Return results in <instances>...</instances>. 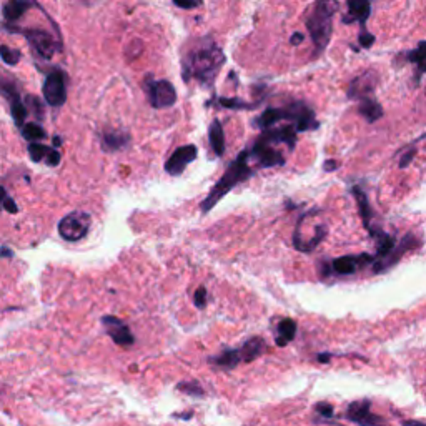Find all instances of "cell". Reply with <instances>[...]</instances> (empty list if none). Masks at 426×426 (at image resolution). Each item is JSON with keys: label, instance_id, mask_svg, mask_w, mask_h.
I'll use <instances>...</instances> for the list:
<instances>
[{"label": "cell", "instance_id": "1", "mask_svg": "<svg viewBox=\"0 0 426 426\" xmlns=\"http://www.w3.org/2000/svg\"><path fill=\"white\" fill-rule=\"evenodd\" d=\"M227 57L212 38H200L182 55L183 82L197 80L202 87H212Z\"/></svg>", "mask_w": 426, "mask_h": 426}, {"label": "cell", "instance_id": "2", "mask_svg": "<svg viewBox=\"0 0 426 426\" xmlns=\"http://www.w3.org/2000/svg\"><path fill=\"white\" fill-rule=\"evenodd\" d=\"M340 11V2L338 0H316L305 17L307 31L310 33L313 47H315V55L325 50L330 43L333 33V18Z\"/></svg>", "mask_w": 426, "mask_h": 426}, {"label": "cell", "instance_id": "3", "mask_svg": "<svg viewBox=\"0 0 426 426\" xmlns=\"http://www.w3.org/2000/svg\"><path fill=\"white\" fill-rule=\"evenodd\" d=\"M248 160H250L248 151L243 150V151H240V154L237 155V159H235L232 164L227 166L225 174L220 177L218 182L215 183L212 190L208 192L207 198L200 203V210H202L203 213H208L210 210H213L215 205H217L220 200L225 197V195L232 192L237 185L247 182L248 179L253 177L255 172L250 169Z\"/></svg>", "mask_w": 426, "mask_h": 426}, {"label": "cell", "instance_id": "4", "mask_svg": "<svg viewBox=\"0 0 426 426\" xmlns=\"http://www.w3.org/2000/svg\"><path fill=\"white\" fill-rule=\"evenodd\" d=\"M144 89L149 104L154 109H170L177 104V90H175L174 83L165 80V78L155 80L151 77H145Z\"/></svg>", "mask_w": 426, "mask_h": 426}, {"label": "cell", "instance_id": "5", "mask_svg": "<svg viewBox=\"0 0 426 426\" xmlns=\"http://www.w3.org/2000/svg\"><path fill=\"white\" fill-rule=\"evenodd\" d=\"M92 227V217L87 212H72L58 222V235L65 242H80Z\"/></svg>", "mask_w": 426, "mask_h": 426}, {"label": "cell", "instance_id": "6", "mask_svg": "<svg viewBox=\"0 0 426 426\" xmlns=\"http://www.w3.org/2000/svg\"><path fill=\"white\" fill-rule=\"evenodd\" d=\"M282 109V120L293 122L297 134L298 132H310L316 130L320 127V122L316 120L315 112L307 102H293L288 107H280Z\"/></svg>", "mask_w": 426, "mask_h": 426}, {"label": "cell", "instance_id": "7", "mask_svg": "<svg viewBox=\"0 0 426 426\" xmlns=\"http://www.w3.org/2000/svg\"><path fill=\"white\" fill-rule=\"evenodd\" d=\"M6 28L9 32L22 33L27 38L32 50H36L37 55L43 60H50L57 50V43L47 31H42V28H14L12 26H7Z\"/></svg>", "mask_w": 426, "mask_h": 426}, {"label": "cell", "instance_id": "8", "mask_svg": "<svg viewBox=\"0 0 426 426\" xmlns=\"http://www.w3.org/2000/svg\"><path fill=\"white\" fill-rule=\"evenodd\" d=\"M43 99L50 107H62L67 102V75L60 68H53L47 73L42 87Z\"/></svg>", "mask_w": 426, "mask_h": 426}, {"label": "cell", "instance_id": "9", "mask_svg": "<svg viewBox=\"0 0 426 426\" xmlns=\"http://www.w3.org/2000/svg\"><path fill=\"white\" fill-rule=\"evenodd\" d=\"M420 245H421V242L415 237L413 233L405 235V237L401 238V242L398 245L395 243L393 250H391L388 255H385L383 258H380V260H375L373 263H371V272H373V273H383L386 270H390V268H393L396 263H398L401 258L405 257V253H408L410 250L418 248Z\"/></svg>", "mask_w": 426, "mask_h": 426}, {"label": "cell", "instance_id": "10", "mask_svg": "<svg viewBox=\"0 0 426 426\" xmlns=\"http://www.w3.org/2000/svg\"><path fill=\"white\" fill-rule=\"evenodd\" d=\"M375 262V257L370 253H360V255H346V257H338L335 260H331L328 263V272L331 275H338V277H348L353 275L361 268L371 265ZM328 272L323 273L326 275Z\"/></svg>", "mask_w": 426, "mask_h": 426}, {"label": "cell", "instance_id": "11", "mask_svg": "<svg viewBox=\"0 0 426 426\" xmlns=\"http://www.w3.org/2000/svg\"><path fill=\"white\" fill-rule=\"evenodd\" d=\"M248 151V159H253L263 169H273V166L285 165V156L280 150H277L272 144H267L262 139L255 140L252 149Z\"/></svg>", "mask_w": 426, "mask_h": 426}, {"label": "cell", "instance_id": "12", "mask_svg": "<svg viewBox=\"0 0 426 426\" xmlns=\"http://www.w3.org/2000/svg\"><path fill=\"white\" fill-rule=\"evenodd\" d=\"M345 418L358 426H385V420L371 411L370 400L353 401L346 410Z\"/></svg>", "mask_w": 426, "mask_h": 426}, {"label": "cell", "instance_id": "13", "mask_svg": "<svg viewBox=\"0 0 426 426\" xmlns=\"http://www.w3.org/2000/svg\"><path fill=\"white\" fill-rule=\"evenodd\" d=\"M0 94L6 97L9 104H11V114L14 117V120H16V125L23 127L28 115V110L21 99V94H18L16 82L7 80V78H0Z\"/></svg>", "mask_w": 426, "mask_h": 426}, {"label": "cell", "instance_id": "14", "mask_svg": "<svg viewBox=\"0 0 426 426\" xmlns=\"http://www.w3.org/2000/svg\"><path fill=\"white\" fill-rule=\"evenodd\" d=\"M376 85H378V73L375 70H365L348 83L346 97L355 102L366 99V97H371V94L376 90Z\"/></svg>", "mask_w": 426, "mask_h": 426}, {"label": "cell", "instance_id": "15", "mask_svg": "<svg viewBox=\"0 0 426 426\" xmlns=\"http://www.w3.org/2000/svg\"><path fill=\"white\" fill-rule=\"evenodd\" d=\"M197 147L192 144L179 147V149L169 156V160L165 161V172L172 175V177H179V175L185 172V169H187L192 161L197 160Z\"/></svg>", "mask_w": 426, "mask_h": 426}, {"label": "cell", "instance_id": "16", "mask_svg": "<svg viewBox=\"0 0 426 426\" xmlns=\"http://www.w3.org/2000/svg\"><path fill=\"white\" fill-rule=\"evenodd\" d=\"M102 325H104L107 335H109L119 346H132L135 344L134 333L130 331V328L127 326L120 318L114 315L102 316Z\"/></svg>", "mask_w": 426, "mask_h": 426}, {"label": "cell", "instance_id": "17", "mask_svg": "<svg viewBox=\"0 0 426 426\" xmlns=\"http://www.w3.org/2000/svg\"><path fill=\"white\" fill-rule=\"evenodd\" d=\"M371 4H373V0H346L348 12L345 14L341 22L346 26L360 23L361 28H366V21L371 16Z\"/></svg>", "mask_w": 426, "mask_h": 426}, {"label": "cell", "instance_id": "18", "mask_svg": "<svg viewBox=\"0 0 426 426\" xmlns=\"http://www.w3.org/2000/svg\"><path fill=\"white\" fill-rule=\"evenodd\" d=\"M258 139H262L263 142H267V144L277 145V144H285L288 149L293 150L297 145V130L293 125H283L280 129H270L263 130V134L258 137Z\"/></svg>", "mask_w": 426, "mask_h": 426}, {"label": "cell", "instance_id": "19", "mask_svg": "<svg viewBox=\"0 0 426 426\" xmlns=\"http://www.w3.org/2000/svg\"><path fill=\"white\" fill-rule=\"evenodd\" d=\"M132 137L129 132L125 130H112L107 129L102 132L100 135V145L102 150L107 151V154H114V151H120L127 149L130 145Z\"/></svg>", "mask_w": 426, "mask_h": 426}, {"label": "cell", "instance_id": "20", "mask_svg": "<svg viewBox=\"0 0 426 426\" xmlns=\"http://www.w3.org/2000/svg\"><path fill=\"white\" fill-rule=\"evenodd\" d=\"M425 41H420L418 42V47L413 48V50H406V52H401L396 55L395 60H398V58H401V60L405 62H410V63H416V73L413 77L415 80V87L420 85L421 82V77L425 75L426 72V63H425V58H426V52H425Z\"/></svg>", "mask_w": 426, "mask_h": 426}, {"label": "cell", "instance_id": "21", "mask_svg": "<svg viewBox=\"0 0 426 426\" xmlns=\"http://www.w3.org/2000/svg\"><path fill=\"white\" fill-rule=\"evenodd\" d=\"M358 114L368 124H375V122H378L385 115V110L378 100H375L373 97H366V99L358 100Z\"/></svg>", "mask_w": 426, "mask_h": 426}, {"label": "cell", "instance_id": "22", "mask_svg": "<svg viewBox=\"0 0 426 426\" xmlns=\"http://www.w3.org/2000/svg\"><path fill=\"white\" fill-rule=\"evenodd\" d=\"M267 348L265 340L260 336L250 338L243 344L242 348H240V356H242V361L245 363H252L253 360H257L258 356L263 355V351Z\"/></svg>", "mask_w": 426, "mask_h": 426}, {"label": "cell", "instance_id": "23", "mask_svg": "<svg viewBox=\"0 0 426 426\" xmlns=\"http://www.w3.org/2000/svg\"><path fill=\"white\" fill-rule=\"evenodd\" d=\"M208 142L210 147H212L213 154L217 156H223L225 149H227V144H225V132H223V125L220 120H213L208 127Z\"/></svg>", "mask_w": 426, "mask_h": 426}, {"label": "cell", "instance_id": "24", "mask_svg": "<svg viewBox=\"0 0 426 426\" xmlns=\"http://www.w3.org/2000/svg\"><path fill=\"white\" fill-rule=\"evenodd\" d=\"M351 193H353V197L356 200V205H358V212H360L361 220H363L365 228L370 232V230H371V218H373V208L370 207V200H368V197H366V193L363 192V190L358 187V185L353 187Z\"/></svg>", "mask_w": 426, "mask_h": 426}, {"label": "cell", "instance_id": "25", "mask_svg": "<svg viewBox=\"0 0 426 426\" xmlns=\"http://www.w3.org/2000/svg\"><path fill=\"white\" fill-rule=\"evenodd\" d=\"M240 361H242L240 350H223L220 355L208 358L210 365H213L215 368H222V370L237 368Z\"/></svg>", "mask_w": 426, "mask_h": 426}, {"label": "cell", "instance_id": "26", "mask_svg": "<svg viewBox=\"0 0 426 426\" xmlns=\"http://www.w3.org/2000/svg\"><path fill=\"white\" fill-rule=\"evenodd\" d=\"M297 335V321L292 318H283V320L277 325V336L275 344L278 346H287L295 340Z\"/></svg>", "mask_w": 426, "mask_h": 426}, {"label": "cell", "instance_id": "27", "mask_svg": "<svg viewBox=\"0 0 426 426\" xmlns=\"http://www.w3.org/2000/svg\"><path fill=\"white\" fill-rule=\"evenodd\" d=\"M33 4L28 0H7L2 7V14L9 22H16L26 14L28 9H32Z\"/></svg>", "mask_w": 426, "mask_h": 426}, {"label": "cell", "instance_id": "28", "mask_svg": "<svg viewBox=\"0 0 426 426\" xmlns=\"http://www.w3.org/2000/svg\"><path fill=\"white\" fill-rule=\"evenodd\" d=\"M370 235L371 237H375V240H376L375 260H380V258H383L385 255H388L391 250H393L395 240H393V237H390L388 233L383 232V230H376L375 227H371Z\"/></svg>", "mask_w": 426, "mask_h": 426}, {"label": "cell", "instance_id": "29", "mask_svg": "<svg viewBox=\"0 0 426 426\" xmlns=\"http://www.w3.org/2000/svg\"><path fill=\"white\" fill-rule=\"evenodd\" d=\"M280 120H282V109H278V107H270V109H267L262 115H258L257 119H255L253 125L260 130H267L270 129V127H275V124H278Z\"/></svg>", "mask_w": 426, "mask_h": 426}, {"label": "cell", "instance_id": "30", "mask_svg": "<svg viewBox=\"0 0 426 426\" xmlns=\"http://www.w3.org/2000/svg\"><path fill=\"white\" fill-rule=\"evenodd\" d=\"M218 105L222 109H228V110H253L257 109V102H245L242 99H227V97H218L217 99Z\"/></svg>", "mask_w": 426, "mask_h": 426}, {"label": "cell", "instance_id": "31", "mask_svg": "<svg viewBox=\"0 0 426 426\" xmlns=\"http://www.w3.org/2000/svg\"><path fill=\"white\" fill-rule=\"evenodd\" d=\"M22 135H23V139L28 142H38V140H43L47 137L43 127L38 124H33V122L32 124H23Z\"/></svg>", "mask_w": 426, "mask_h": 426}, {"label": "cell", "instance_id": "32", "mask_svg": "<svg viewBox=\"0 0 426 426\" xmlns=\"http://www.w3.org/2000/svg\"><path fill=\"white\" fill-rule=\"evenodd\" d=\"M53 147H47V145H42L38 144V142H31V145H28V155H31L32 161H46V159L48 156V154H50Z\"/></svg>", "mask_w": 426, "mask_h": 426}, {"label": "cell", "instance_id": "33", "mask_svg": "<svg viewBox=\"0 0 426 426\" xmlns=\"http://www.w3.org/2000/svg\"><path fill=\"white\" fill-rule=\"evenodd\" d=\"M0 58L7 63V65H17L21 60V52L14 50V48L7 46H0Z\"/></svg>", "mask_w": 426, "mask_h": 426}, {"label": "cell", "instance_id": "34", "mask_svg": "<svg viewBox=\"0 0 426 426\" xmlns=\"http://www.w3.org/2000/svg\"><path fill=\"white\" fill-rule=\"evenodd\" d=\"M177 388L180 391H183V393L192 395V396H203L205 395L203 388H202V386H200L198 381H195V380H192V381H182V383L177 385Z\"/></svg>", "mask_w": 426, "mask_h": 426}, {"label": "cell", "instance_id": "35", "mask_svg": "<svg viewBox=\"0 0 426 426\" xmlns=\"http://www.w3.org/2000/svg\"><path fill=\"white\" fill-rule=\"evenodd\" d=\"M315 411L320 416L321 421H331L333 413H335V410H333V406L330 403H325V401H321V403L315 405Z\"/></svg>", "mask_w": 426, "mask_h": 426}, {"label": "cell", "instance_id": "36", "mask_svg": "<svg viewBox=\"0 0 426 426\" xmlns=\"http://www.w3.org/2000/svg\"><path fill=\"white\" fill-rule=\"evenodd\" d=\"M26 102H27V105L31 107V109H32L33 115H36L38 120H42V119H43V105H42L41 99H37V97L28 95ZM27 105H26V107H27Z\"/></svg>", "mask_w": 426, "mask_h": 426}, {"label": "cell", "instance_id": "37", "mask_svg": "<svg viewBox=\"0 0 426 426\" xmlns=\"http://www.w3.org/2000/svg\"><path fill=\"white\" fill-rule=\"evenodd\" d=\"M375 41H376V37L373 36V33H370L366 28H361V32L358 33V43L361 48H370L375 43Z\"/></svg>", "mask_w": 426, "mask_h": 426}, {"label": "cell", "instance_id": "38", "mask_svg": "<svg viewBox=\"0 0 426 426\" xmlns=\"http://www.w3.org/2000/svg\"><path fill=\"white\" fill-rule=\"evenodd\" d=\"M172 2L175 7L183 9V11H193V9L202 6L203 0H172Z\"/></svg>", "mask_w": 426, "mask_h": 426}, {"label": "cell", "instance_id": "39", "mask_svg": "<svg viewBox=\"0 0 426 426\" xmlns=\"http://www.w3.org/2000/svg\"><path fill=\"white\" fill-rule=\"evenodd\" d=\"M193 302H195V307L200 308V310L205 308V305H207V288L198 287L193 295Z\"/></svg>", "mask_w": 426, "mask_h": 426}, {"label": "cell", "instance_id": "40", "mask_svg": "<svg viewBox=\"0 0 426 426\" xmlns=\"http://www.w3.org/2000/svg\"><path fill=\"white\" fill-rule=\"evenodd\" d=\"M415 155H416V147H410V149L400 156V161H398L400 169H406V166H408L411 161H413Z\"/></svg>", "mask_w": 426, "mask_h": 426}, {"label": "cell", "instance_id": "41", "mask_svg": "<svg viewBox=\"0 0 426 426\" xmlns=\"http://www.w3.org/2000/svg\"><path fill=\"white\" fill-rule=\"evenodd\" d=\"M60 160H62L60 151H58L57 149H52V151H50V154H48V156L46 159V164L48 166H57L58 164H60Z\"/></svg>", "mask_w": 426, "mask_h": 426}, {"label": "cell", "instance_id": "42", "mask_svg": "<svg viewBox=\"0 0 426 426\" xmlns=\"http://www.w3.org/2000/svg\"><path fill=\"white\" fill-rule=\"evenodd\" d=\"M2 208L4 210H7L9 213H17L18 212V208H17V203L14 202V198L12 197H7L4 198V202H2Z\"/></svg>", "mask_w": 426, "mask_h": 426}, {"label": "cell", "instance_id": "43", "mask_svg": "<svg viewBox=\"0 0 426 426\" xmlns=\"http://www.w3.org/2000/svg\"><path fill=\"white\" fill-rule=\"evenodd\" d=\"M338 166H340V164H338L336 160H326L325 161V165H323V170H325V172H335V170H338Z\"/></svg>", "mask_w": 426, "mask_h": 426}, {"label": "cell", "instance_id": "44", "mask_svg": "<svg viewBox=\"0 0 426 426\" xmlns=\"http://www.w3.org/2000/svg\"><path fill=\"white\" fill-rule=\"evenodd\" d=\"M303 41H305V36H303V33H300V32H295L290 37L292 46H300V43H303Z\"/></svg>", "mask_w": 426, "mask_h": 426}, {"label": "cell", "instance_id": "45", "mask_svg": "<svg viewBox=\"0 0 426 426\" xmlns=\"http://www.w3.org/2000/svg\"><path fill=\"white\" fill-rule=\"evenodd\" d=\"M0 257L2 258H12L14 257V252H11L7 247H2L0 248Z\"/></svg>", "mask_w": 426, "mask_h": 426}, {"label": "cell", "instance_id": "46", "mask_svg": "<svg viewBox=\"0 0 426 426\" xmlns=\"http://www.w3.org/2000/svg\"><path fill=\"white\" fill-rule=\"evenodd\" d=\"M403 426H426L423 421H415V420H403Z\"/></svg>", "mask_w": 426, "mask_h": 426}, {"label": "cell", "instance_id": "47", "mask_svg": "<svg viewBox=\"0 0 426 426\" xmlns=\"http://www.w3.org/2000/svg\"><path fill=\"white\" fill-rule=\"evenodd\" d=\"M330 358H331V353H320L318 355V361H320V363H328V361H330Z\"/></svg>", "mask_w": 426, "mask_h": 426}, {"label": "cell", "instance_id": "48", "mask_svg": "<svg viewBox=\"0 0 426 426\" xmlns=\"http://www.w3.org/2000/svg\"><path fill=\"white\" fill-rule=\"evenodd\" d=\"M174 416H175V418H183V420H188V418H192V416H193V411H188V413H180V415H179V413H175Z\"/></svg>", "mask_w": 426, "mask_h": 426}, {"label": "cell", "instance_id": "49", "mask_svg": "<svg viewBox=\"0 0 426 426\" xmlns=\"http://www.w3.org/2000/svg\"><path fill=\"white\" fill-rule=\"evenodd\" d=\"M7 197V192H6V188L4 187H0V210H2V202H4V198Z\"/></svg>", "mask_w": 426, "mask_h": 426}, {"label": "cell", "instance_id": "50", "mask_svg": "<svg viewBox=\"0 0 426 426\" xmlns=\"http://www.w3.org/2000/svg\"><path fill=\"white\" fill-rule=\"evenodd\" d=\"M62 145V139L60 137H53V149H57V147Z\"/></svg>", "mask_w": 426, "mask_h": 426}]
</instances>
